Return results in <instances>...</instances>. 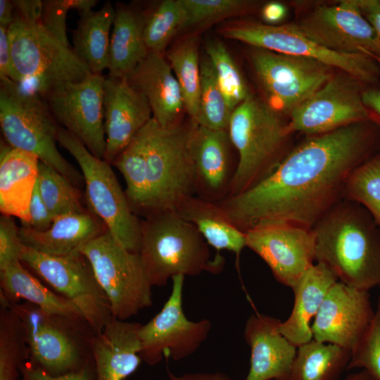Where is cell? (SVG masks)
Returning <instances> with one entry per match:
<instances>
[{"instance_id":"obj_1","label":"cell","mask_w":380,"mask_h":380,"mask_svg":"<svg viewBox=\"0 0 380 380\" xmlns=\"http://www.w3.org/2000/svg\"><path fill=\"white\" fill-rule=\"evenodd\" d=\"M379 151L380 125L371 120L307 136L267 178L217 203L244 232L270 221L312 229L344 198L351 172Z\"/></svg>"},{"instance_id":"obj_2","label":"cell","mask_w":380,"mask_h":380,"mask_svg":"<svg viewBox=\"0 0 380 380\" xmlns=\"http://www.w3.org/2000/svg\"><path fill=\"white\" fill-rule=\"evenodd\" d=\"M315 262L342 283L369 291L380 284V229L361 205L343 198L312 228Z\"/></svg>"},{"instance_id":"obj_3","label":"cell","mask_w":380,"mask_h":380,"mask_svg":"<svg viewBox=\"0 0 380 380\" xmlns=\"http://www.w3.org/2000/svg\"><path fill=\"white\" fill-rule=\"evenodd\" d=\"M228 133L239 160L227 197L267 178L294 147L289 120L252 94L232 111Z\"/></svg>"},{"instance_id":"obj_4","label":"cell","mask_w":380,"mask_h":380,"mask_svg":"<svg viewBox=\"0 0 380 380\" xmlns=\"http://www.w3.org/2000/svg\"><path fill=\"white\" fill-rule=\"evenodd\" d=\"M139 253L153 286H164L177 275L218 272L223 266L222 258L210 260L204 238L174 210L150 213L141 222Z\"/></svg>"},{"instance_id":"obj_5","label":"cell","mask_w":380,"mask_h":380,"mask_svg":"<svg viewBox=\"0 0 380 380\" xmlns=\"http://www.w3.org/2000/svg\"><path fill=\"white\" fill-rule=\"evenodd\" d=\"M0 125L5 141L11 146L35 155L81 187L82 175L58 150L61 126L39 94L27 91L9 79L1 80Z\"/></svg>"},{"instance_id":"obj_6","label":"cell","mask_w":380,"mask_h":380,"mask_svg":"<svg viewBox=\"0 0 380 380\" xmlns=\"http://www.w3.org/2000/svg\"><path fill=\"white\" fill-rule=\"evenodd\" d=\"M7 303L23 322L28 360L34 366L52 376H61L94 365L92 343L96 334L86 320L47 312L26 301Z\"/></svg>"},{"instance_id":"obj_7","label":"cell","mask_w":380,"mask_h":380,"mask_svg":"<svg viewBox=\"0 0 380 380\" xmlns=\"http://www.w3.org/2000/svg\"><path fill=\"white\" fill-rule=\"evenodd\" d=\"M195 122L161 127L153 118L146 124V215L175 211L197 191L191 149Z\"/></svg>"},{"instance_id":"obj_8","label":"cell","mask_w":380,"mask_h":380,"mask_svg":"<svg viewBox=\"0 0 380 380\" xmlns=\"http://www.w3.org/2000/svg\"><path fill=\"white\" fill-rule=\"evenodd\" d=\"M8 34L12 81L27 91L39 94L53 83L80 80L91 73L72 48L52 38L39 22L15 14Z\"/></svg>"},{"instance_id":"obj_9","label":"cell","mask_w":380,"mask_h":380,"mask_svg":"<svg viewBox=\"0 0 380 380\" xmlns=\"http://www.w3.org/2000/svg\"><path fill=\"white\" fill-rule=\"evenodd\" d=\"M58 143L72 155L82 170L88 210L104 223L110 234L123 247L132 252H139L141 222L133 212L111 164L93 155L75 136L61 127Z\"/></svg>"},{"instance_id":"obj_10","label":"cell","mask_w":380,"mask_h":380,"mask_svg":"<svg viewBox=\"0 0 380 380\" xmlns=\"http://www.w3.org/2000/svg\"><path fill=\"white\" fill-rule=\"evenodd\" d=\"M106 293L112 316L120 320L152 305V286L139 252L123 247L106 231L80 251Z\"/></svg>"},{"instance_id":"obj_11","label":"cell","mask_w":380,"mask_h":380,"mask_svg":"<svg viewBox=\"0 0 380 380\" xmlns=\"http://www.w3.org/2000/svg\"><path fill=\"white\" fill-rule=\"evenodd\" d=\"M225 37L279 53L317 60L344 72L366 86H377L380 68L365 53H341L329 50L303 34L294 23L267 25L242 22L222 30Z\"/></svg>"},{"instance_id":"obj_12","label":"cell","mask_w":380,"mask_h":380,"mask_svg":"<svg viewBox=\"0 0 380 380\" xmlns=\"http://www.w3.org/2000/svg\"><path fill=\"white\" fill-rule=\"evenodd\" d=\"M20 260L59 295L72 302L96 334L113 318L108 298L81 253L52 255L23 245Z\"/></svg>"},{"instance_id":"obj_13","label":"cell","mask_w":380,"mask_h":380,"mask_svg":"<svg viewBox=\"0 0 380 380\" xmlns=\"http://www.w3.org/2000/svg\"><path fill=\"white\" fill-rule=\"evenodd\" d=\"M251 61L268 104L283 116L322 87L334 68L317 60L254 48Z\"/></svg>"},{"instance_id":"obj_14","label":"cell","mask_w":380,"mask_h":380,"mask_svg":"<svg viewBox=\"0 0 380 380\" xmlns=\"http://www.w3.org/2000/svg\"><path fill=\"white\" fill-rule=\"evenodd\" d=\"M104 79L91 73L80 80L53 83L39 94L58 125L101 159L106 151Z\"/></svg>"},{"instance_id":"obj_15","label":"cell","mask_w":380,"mask_h":380,"mask_svg":"<svg viewBox=\"0 0 380 380\" xmlns=\"http://www.w3.org/2000/svg\"><path fill=\"white\" fill-rule=\"evenodd\" d=\"M170 296L161 310L148 323L141 324L140 357L149 365L163 357L175 361L194 354L206 340L212 328L208 319L189 320L182 308L184 277H173Z\"/></svg>"},{"instance_id":"obj_16","label":"cell","mask_w":380,"mask_h":380,"mask_svg":"<svg viewBox=\"0 0 380 380\" xmlns=\"http://www.w3.org/2000/svg\"><path fill=\"white\" fill-rule=\"evenodd\" d=\"M367 86L338 70L288 117L291 132L307 136L327 133L370 120L362 93Z\"/></svg>"},{"instance_id":"obj_17","label":"cell","mask_w":380,"mask_h":380,"mask_svg":"<svg viewBox=\"0 0 380 380\" xmlns=\"http://www.w3.org/2000/svg\"><path fill=\"white\" fill-rule=\"evenodd\" d=\"M294 24L307 37L329 50L380 57L378 36L356 0L331 4L316 3Z\"/></svg>"},{"instance_id":"obj_18","label":"cell","mask_w":380,"mask_h":380,"mask_svg":"<svg viewBox=\"0 0 380 380\" xmlns=\"http://www.w3.org/2000/svg\"><path fill=\"white\" fill-rule=\"evenodd\" d=\"M246 247L269 266L274 278L292 288L315 263L312 229L284 221L257 224L245 232Z\"/></svg>"},{"instance_id":"obj_19","label":"cell","mask_w":380,"mask_h":380,"mask_svg":"<svg viewBox=\"0 0 380 380\" xmlns=\"http://www.w3.org/2000/svg\"><path fill=\"white\" fill-rule=\"evenodd\" d=\"M374 313L369 291L337 281L329 290L312 321L313 339L351 351Z\"/></svg>"},{"instance_id":"obj_20","label":"cell","mask_w":380,"mask_h":380,"mask_svg":"<svg viewBox=\"0 0 380 380\" xmlns=\"http://www.w3.org/2000/svg\"><path fill=\"white\" fill-rule=\"evenodd\" d=\"M103 118L104 160L113 164L118 155L153 118L146 97L125 77H105Z\"/></svg>"},{"instance_id":"obj_21","label":"cell","mask_w":380,"mask_h":380,"mask_svg":"<svg viewBox=\"0 0 380 380\" xmlns=\"http://www.w3.org/2000/svg\"><path fill=\"white\" fill-rule=\"evenodd\" d=\"M281 320L252 314L244 328L251 349L250 368L243 380H290L297 347L279 331Z\"/></svg>"},{"instance_id":"obj_22","label":"cell","mask_w":380,"mask_h":380,"mask_svg":"<svg viewBox=\"0 0 380 380\" xmlns=\"http://www.w3.org/2000/svg\"><path fill=\"white\" fill-rule=\"evenodd\" d=\"M228 130H215L195 123L191 149L200 196L219 202L227 196L232 172Z\"/></svg>"},{"instance_id":"obj_23","label":"cell","mask_w":380,"mask_h":380,"mask_svg":"<svg viewBox=\"0 0 380 380\" xmlns=\"http://www.w3.org/2000/svg\"><path fill=\"white\" fill-rule=\"evenodd\" d=\"M144 94L153 118L163 127L179 123L184 104L178 82L163 53L149 52L127 77Z\"/></svg>"},{"instance_id":"obj_24","label":"cell","mask_w":380,"mask_h":380,"mask_svg":"<svg viewBox=\"0 0 380 380\" xmlns=\"http://www.w3.org/2000/svg\"><path fill=\"white\" fill-rule=\"evenodd\" d=\"M141 324L112 318L92 343L93 380H125L142 361L139 330Z\"/></svg>"},{"instance_id":"obj_25","label":"cell","mask_w":380,"mask_h":380,"mask_svg":"<svg viewBox=\"0 0 380 380\" xmlns=\"http://www.w3.org/2000/svg\"><path fill=\"white\" fill-rule=\"evenodd\" d=\"M39 159L34 154L1 141L0 211L30 224L29 208L36 186Z\"/></svg>"},{"instance_id":"obj_26","label":"cell","mask_w":380,"mask_h":380,"mask_svg":"<svg viewBox=\"0 0 380 380\" xmlns=\"http://www.w3.org/2000/svg\"><path fill=\"white\" fill-rule=\"evenodd\" d=\"M108 231L104 223L89 210L58 216L51 227L42 232L30 227L19 228L23 245L52 255L80 253L87 243Z\"/></svg>"},{"instance_id":"obj_27","label":"cell","mask_w":380,"mask_h":380,"mask_svg":"<svg viewBox=\"0 0 380 380\" xmlns=\"http://www.w3.org/2000/svg\"><path fill=\"white\" fill-rule=\"evenodd\" d=\"M338 281L324 264L315 262L291 288L294 304L289 317L279 324V331L298 347L312 337L311 322L317 315L330 288Z\"/></svg>"},{"instance_id":"obj_28","label":"cell","mask_w":380,"mask_h":380,"mask_svg":"<svg viewBox=\"0 0 380 380\" xmlns=\"http://www.w3.org/2000/svg\"><path fill=\"white\" fill-rule=\"evenodd\" d=\"M110 41L108 77H127L147 56L145 13L130 5L116 4Z\"/></svg>"},{"instance_id":"obj_29","label":"cell","mask_w":380,"mask_h":380,"mask_svg":"<svg viewBox=\"0 0 380 380\" xmlns=\"http://www.w3.org/2000/svg\"><path fill=\"white\" fill-rule=\"evenodd\" d=\"M79 13L77 27L72 31V51L92 74L102 75L109 65L110 29L115 15L108 1L99 11Z\"/></svg>"},{"instance_id":"obj_30","label":"cell","mask_w":380,"mask_h":380,"mask_svg":"<svg viewBox=\"0 0 380 380\" xmlns=\"http://www.w3.org/2000/svg\"><path fill=\"white\" fill-rule=\"evenodd\" d=\"M0 298L9 303L23 299L47 312L85 320L72 302L44 286L20 260L0 271Z\"/></svg>"},{"instance_id":"obj_31","label":"cell","mask_w":380,"mask_h":380,"mask_svg":"<svg viewBox=\"0 0 380 380\" xmlns=\"http://www.w3.org/2000/svg\"><path fill=\"white\" fill-rule=\"evenodd\" d=\"M175 211L194 225L208 244L217 252H232L239 260L242 250L246 247L245 232L226 217L217 203L192 196Z\"/></svg>"},{"instance_id":"obj_32","label":"cell","mask_w":380,"mask_h":380,"mask_svg":"<svg viewBox=\"0 0 380 380\" xmlns=\"http://www.w3.org/2000/svg\"><path fill=\"white\" fill-rule=\"evenodd\" d=\"M350 356L348 349L312 338L297 348L290 380H338Z\"/></svg>"},{"instance_id":"obj_33","label":"cell","mask_w":380,"mask_h":380,"mask_svg":"<svg viewBox=\"0 0 380 380\" xmlns=\"http://www.w3.org/2000/svg\"><path fill=\"white\" fill-rule=\"evenodd\" d=\"M146 144V125L113 163L124 177L125 192L134 213L147 211Z\"/></svg>"},{"instance_id":"obj_34","label":"cell","mask_w":380,"mask_h":380,"mask_svg":"<svg viewBox=\"0 0 380 380\" xmlns=\"http://www.w3.org/2000/svg\"><path fill=\"white\" fill-rule=\"evenodd\" d=\"M29 357L23 322L13 308L0 299V380H19L20 367Z\"/></svg>"},{"instance_id":"obj_35","label":"cell","mask_w":380,"mask_h":380,"mask_svg":"<svg viewBox=\"0 0 380 380\" xmlns=\"http://www.w3.org/2000/svg\"><path fill=\"white\" fill-rule=\"evenodd\" d=\"M179 85L184 109L196 123L200 111L201 68L196 37L180 42L166 55Z\"/></svg>"},{"instance_id":"obj_36","label":"cell","mask_w":380,"mask_h":380,"mask_svg":"<svg viewBox=\"0 0 380 380\" xmlns=\"http://www.w3.org/2000/svg\"><path fill=\"white\" fill-rule=\"evenodd\" d=\"M37 187L53 219L58 216L83 213L82 196L78 187L57 170L39 161Z\"/></svg>"},{"instance_id":"obj_37","label":"cell","mask_w":380,"mask_h":380,"mask_svg":"<svg viewBox=\"0 0 380 380\" xmlns=\"http://www.w3.org/2000/svg\"><path fill=\"white\" fill-rule=\"evenodd\" d=\"M185 13L180 0H165L145 14L144 36L149 52L163 53L165 47L184 28Z\"/></svg>"},{"instance_id":"obj_38","label":"cell","mask_w":380,"mask_h":380,"mask_svg":"<svg viewBox=\"0 0 380 380\" xmlns=\"http://www.w3.org/2000/svg\"><path fill=\"white\" fill-rule=\"evenodd\" d=\"M344 198L364 207L380 229V151L351 172Z\"/></svg>"},{"instance_id":"obj_39","label":"cell","mask_w":380,"mask_h":380,"mask_svg":"<svg viewBox=\"0 0 380 380\" xmlns=\"http://www.w3.org/2000/svg\"><path fill=\"white\" fill-rule=\"evenodd\" d=\"M205 50L227 105L232 112L251 94L248 85L236 63L221 42L210 41Z\"/></svg>"},{"instance_id":"obj_40","label":"cell","mask_w":380,"mask_h":380,"mask_svg":"<svg viewBox=\"0 0 380 380\" xmlns=\"http://www.w3.org/2000/svg\"><path fill=\"white\" fill-rule=\"evenodd\" d=\"M200 111L196 124L215 130H228L232 111L220 88L214 68L206 58L200 62Z\"/></svg>"},{"instance_id":"obj_41","label":"cell","mask_w":380,"mask_h":380,"mask_svg":"<svg viewBox=\"0 0 380 380\" xmlns=\"http://www.w3.org/2000/svg\"><path fill=\"white\" fill-rule=\"evenodd\" d=\"M362 369L380 380V297L372 320L351 350L346 370Z\"/></svg>"},{"instance_id":"obj_42","label":"cell","mask_w":380,"mask_h":380,"mask_svg":"<svg viewBox=\"0 0 380 380\" xmlns=\"http://www.w3.org/2000/svg\"><path fill=\"white\" fill-rule=\"evenodd\" d=\"M185 13L184 27L241 14L255 3L245 0H180Z\"/></svg>"},{"instance_id":"obj_43","label":"cell","mask_w":380,"mask_h":380,"mask_svg":"<svg viewBox=\"0 0 380 380\" xmlns=\"http://www.w3.org/2000/svg\"><path fill=\"white\" fill-rule=\"evenodd\" d=\"M96 0H44L39 23L55 40L70 47L67 37L66 17L69 10L78 12L92 9Z\"/></svg>"},{"instance_id":"obj_44","label":"cell","mask_w":380,"mask_h":380,"mask_svg":"<svg viewBox=\"0 0 380 380\" xmlns=\"http://www.w3.org/2000/svg\"><path fill=\"white\" fill-rule=\"evenodd\" d=\"M14 217L1 215L0 217V271L20 260L23 244Z\"/></svg>"},{"instance_id":"obj_45","label":"cell","mask_w":380,"mask_h":380,"mask_svg":"<svg viewBox=\"0 0 380 380\" xmlns=\"http://www.w3.org/2000/svg\"><path fill=\"white\" fill-rule=\"evenodd\" d=\"M19 380H93L94 365L88 366L76 372L52 376L27 360L21 366Z\"/></svg>"},{"instance_id":"obj_46","label":"cell","mask_w":380,"mask_h":380,"mask_svg":"<svg viewBox=\"0 0 380 380\" xmlns=\"http://www.w3.org/2000/svg\"><path fill=\"white\" fill-rule=\"evenodd\" d=\"M30 224L28 227L34 230L42 232L48 229L53 217L45 205L37 187L34 188L29 208Z\"/></svg>"},{"instance_id":"obj_47","label":"cell","mask_w":380,"mask_h":380,"mask_svg":"<svg viewBox=\"0 0 380 380\" xmlns=\"http://www.w3.org/2000/svg\"><path fill=\"white\" fill-rule=\"evenodd\" d=\"M0 79H13L12 59L8 28L0 26Z\"/></svg>"},{"instance_id":"obj_48","label":"cell","mask_w":380,"mask_h":380,"mask_svg":"<svg viewBox=\"0 0 380 380\" xmlns=\"http://www.w3.org/2000/svg\"><path fill=\"white\" fill-rule=\"evenodd\" d=\"M13 1L16 15L25 20L39 23L43 9V1L13 0Z\"/></svg>"},{"instance_id":"obj_49","label":"cell","mask_w":380,"mask_h":380,"mask_svg":"<svg viewBox=\"0 0 380 380\" xmlns=\"http://www.w3.org/2000/svg\"><path fill=\"white\" fill-rule=\"evenodd\" d=\"M362 98L370 115V120L380 125V87L367 86L362 93Z\"/></svg>"},{"instance_id":"obj_50","label":"cell","mask_w":380,"mask_h":380,"mask_svg":"<svg viewBox=\"0 0 380 380\" xmlns=\"http://www.w3.org/2000/svg\"><path fill=\"white\" fill-rule=\"evenodd\" d=\"M358 6L374 29L380 42V0H356Z\"/></svg>"},{"instance_id":"obj_51","label":"cell","mask_w":380,"mask_h":380,"mask_svg":"<svg viewBox=\"0 0 380 380\" xmlns=\"http://www.w3.org/2000/svg\"><path fill=\"white\" fill-rule=\"evenodd\" d=\"M286 6L278 1L268 2L261 9V17L267 25H279L286 17Z\"/></svg>"},{"instance_id":"obj_52","label":"cell","mask_w":380,"mask_h":380,"mask_svg":"<svg viewBox=\"0 0 380 380\" xmlns=\"http://www.w3.org/2000/svg\"><path fill=\"white\" fill-rule=\"evenodd\" d=\"M169 380H233L227 374L220 372H196L176 375L167 372Z\"/></svg>"},{"instance_id":"obj_53","label":"cell","mask_w":380,"mask_h":380,"mask_svg":"<svg viewBox=\"0 0 380 380\" xmlns=\"http://www.w3.org/2000/svg\"><path fill=\"white\" fill-rule=\"evenodd\" d=\"M15 17L13 0H0V26L8 28Z\"/></svg>"},{"instance_id":"obj_54","label":"cell","mask_w":380,"mask_h":380,"mask_svg":"<svg viewBox=\"0 0 380 380\" xmlns=\"http://www.w3.org/2000/svg\"><path fill=\"white\" fill-rule=\"evenodd\" d=\"M344 380H374V379L365 370L362 369L348 374Z\"/></svg>"},{"instance_id":"obj_55","label":"cell","mask_w":380,"mask_h":380,"mask_svg":"<svg viewBox=\"0 0 380 380\" xmlns=\"http://www.w3.org/2000/svg\"><path fill=\"white\" fill-rule=\"evenodd\" d=\"M368 55L371 56L376 61V63L378 64V65L380 68V57L373 55V54H368Z\"/></svg>"},{"instance_id":"obj_56","label":"cell","mask_w":380,"mask_h":380,"mask_svg":"<svg viewBox=\"0 0 380 380\" xmlns=\"http://www.w3.org/2000/svg\"><path fill=\"white\" fill-rule=\"evenodd\" d=\"M379 286V289H380V284H379V286Z\"/></svg>"}]
</instances>
